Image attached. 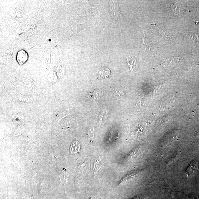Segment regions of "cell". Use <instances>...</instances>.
Wrapping results in <instances>:
<instances>
[{"label":"cell","instance_id":"1","mask_svg":"<svg viewBox=\"0 0 199 199\" xmlns=\"http://www.w3.org/2000/svg\"><path fill=\"white\" fill-rule=\"evenodd\" d=\"M181 1H177L174 2L171 5L170 15L172 16H179L180 13H182V7L183 6V3Z\"/></svg>","mask_w":199,"mask_h":199},{"label":"cell","instance_id":"2","mask_svg":"<svg viewBox=\"0 0 199 199\" xmlns=\"http://www.w3.org/2000/svg\"><path fill=\"white\" fill-rule=\"evenodd\" d=\"M198 168V163L196 160L193 161L188 166L185 171V174L188 177L193 176Z\"/></svg>","mask_w":199,"mask_h":199},{"label":"cell","instance_id":"3","mask_svg":"<svg viewBox=\"0 0 199 199\" xmlns=\"http://www.w3.org/2000/svg\"><path fill=\"white\" fill-rule=\"evenodd\" d=\"M109 3L111 12L113 13L114 17L117 18L118 17L120 12L117 2L111 1H110Z\"/></svg>","mask_w":199,"mask_h":199},{"label":"cell","instance_id":"4","mask_svg":"<svg viewBox=\"0 0 199 199\" xmlns=\"http://www.w3.org/2000/svg\"><path fill=\"white\" fill-rule=\"evenodd\" d=\"M143 37L142 39L141 45L142 51L149 50L151 46L149 40L145 35L144 32H143Z\"/></svg>","mask_w":199,"mask_h":199},{"label":"cell","instance_id":"5","mask_svg":"<svg viewBox=\"0 0 199 199\" xmlns=\"http://www.w3.org/2000/svg\"><path fill=\"white\" fill-rule=\"evenodd\" d=\"M126 59H127V62L128 64V66L130 67V70L131 71V72H133L137 67L136 59L132 56H128L126 58Z\"/></svg>","mask_w":199,"mask_h":199},{"label":"cell","instance_id":"6","mask_svg":"<svg viewBox=\"0 0 199 199\" xmlns=\"http://www.w3.org/2000/svg\"><path fill=\"white\" fill-rule=\"evenodd\" d=\"M27 54L26 52L23 50L19 51L17 56V61L20 64H22L27 60Z\"/></svg>","mask_w":199,"mask_h":199},{"label":"cell","instance_id":"7","mask_svg":"<svg viewBox=\"0 0 199 199\" xmlns=\"http://www.w3.org/2000/svg\"><path fill=\"white\" fill-rule=\"evenodd\" d=\"M80 149V144L78 141H74L71 145V151L72 153L78 152Z\"/></svg>","mask_w":199,"mask_h":199},{"label":"cell","instance_id":"8","mask_svg":"<svg viewBox=\"0 0 199 199\" xmlns=\"http://www.w3.org/2000/svg\"><path fill=\"white\" fill-rule=\"evenodd\" d=\"M110 72L111 71L109 69L105 68L101 69L99 71V74L101 77H102V78L105 79L108 77V76L110 74Z\"/></svg>","mask_w":199,"mask_h":199},{"label":"cell","instance_id":"9","mask_svg":"<svg viewBox=\"0 0 199 199\" xmlns=\"http://www.w3.org/2000/svg\"><path fill=\"white\" fill-rule=\"evenodd\" d=\"M152 25H154V26L157 28V30H158L159 32L160 35H161L163 37L166 38V39H169V38L170 37V36H169V35H168V34L164 30H163V29H162V28L160 27L159 26H157V25H156L155 23H153Z\"/></svg>","mask_w":199,"mask_h":199},{"label":"cell","instance_id":"10","mask_svg":"<svg viewBox=\"0 0 199 199\" xmlns=\"http://www.w3.org/2000/svg\"><path fill=\"white\" fill-rule=\"evenodd\" d=\"M188 37H189L191 39L193 40L195 42L198 43H199V37L197 35V34L193 33L189 34V35H188Z\"/></svg>","mask_w":199,"mask_h":199},{"label":"cell","instance_id":"11","mask_svg":"<svg viewBox=\"0 0 199 199\" xmlns=\"http://www.w3.org/2000/svg\"><path fill=\"white\" fill-rule=\"evenodd\" d=\"M137 174V173H132L131 174L128 175L126 177H124V179L121 181V183H123V182H127V181L133 179V177H134V176H136V175Z\"/></svg>","mask_w":199,"mask_h":199},{"label":"cell","instance_id":"12","mask_svg":"<svg viewBox=\"0 0 199 199\" xmlns=\"http://www.w3.org/2000/svg\"><path fill=\"white\" fill-rule=\"evenodd\" d=\"M195 22L196 24H199V6L197 8L196 14L195 18Z\"/></svg>","mask_w":199,"mask_h":199},{"label":"cell","instance_id":"13","mask_svg":"<svg viewBox=\"0 0 199 199\" xmlns=\"http://www.w3.org/2000/svg\"><path fill=\"white\" fill-rule=\"evenodd\" d=\"M138 149H136L132 151V152L131 153L130 155L128 156V158H131V157H132L133 156H134L136 155V154H137V153H138Z\"/></svg>","mask_w":199,"mask_h":199},{"label":"cell","instance_id":"14","mask_svg":"<svg viewBox=\"0 0 199 199\" xmlns=\"http://www.w3.org/2000/svg\"><path fill=\"white\" fill-rule=\"evenodd\" d=\"M132 199H145L144 198H143V197H135V198H133Z\"/></svg>","mask_w":199,"mask_h":199}]
</instances>
